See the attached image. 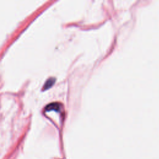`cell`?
<instances>
[{
	"instance_id": "1",
	"label": "cell",
	"mask_w": 159,
	"mask_h": 159,
	"mask_svg": "<svg viewBox=\"0 0 159 159\" xmlns=\"http://www.w3.org/2000/svg\"><path fill=\"white\" fill-rule=\"evenodd\" d=\"M59 106L58 104H50L48 106H47L45 108V109L47 110H52V109H58Z\"/></svg>"
},
{
	"instance_id": "2",
	"label": "cell",
	"mask_w": 159,
	"mask_h": 159,
	"mask_svg": "<svg viewBox=\"0 0 159 159\" xmlns=\"http://www.w3.org/2000/svg\"><path fill=\"white\" fill-rule=\"evenodd\" d=\"M53 83H54V79H52H52H48L47 80V81L46 82V83L45 84V86H44L45 89H47L48 88L50 87L53 84Z\"/></svg>"
}]
</instances>
